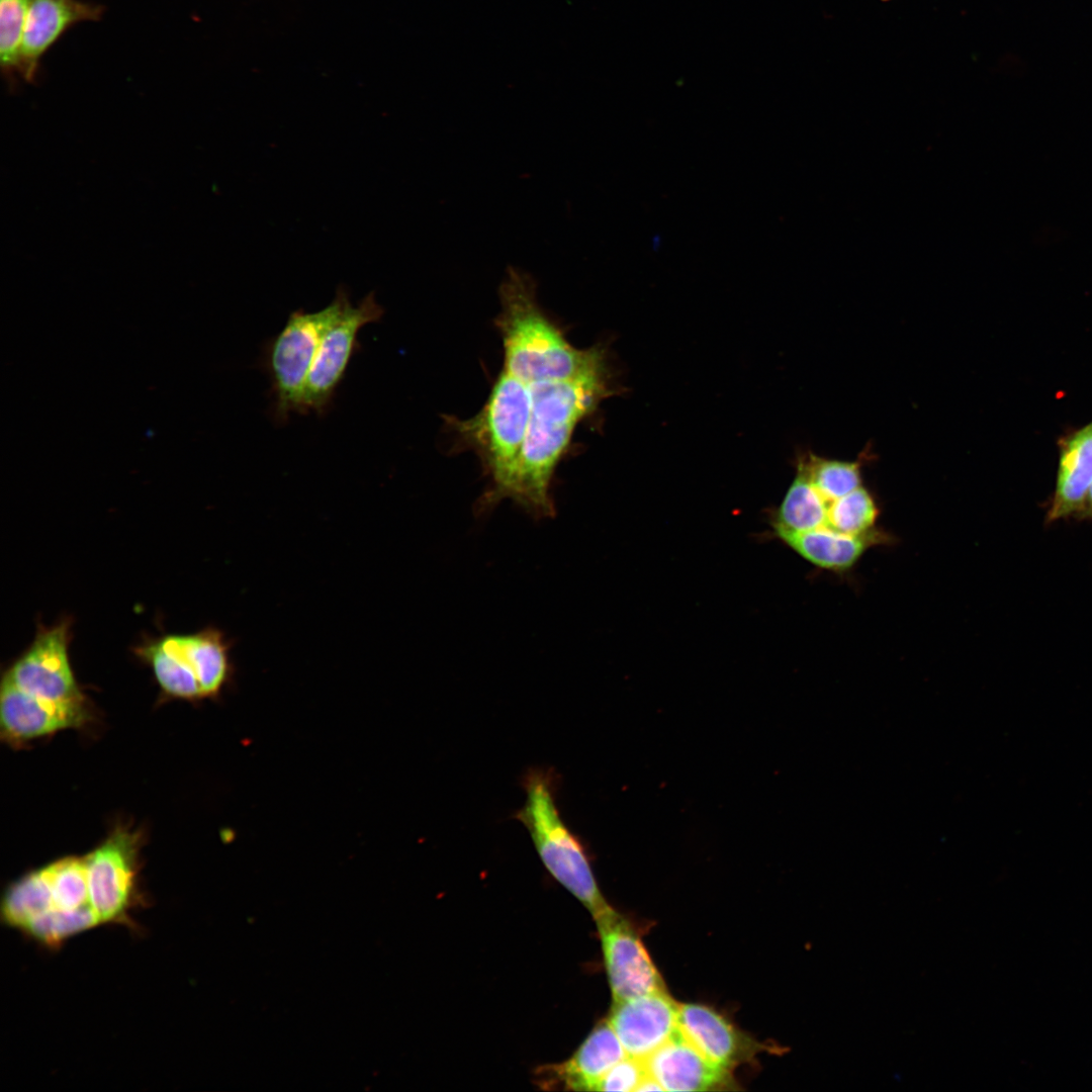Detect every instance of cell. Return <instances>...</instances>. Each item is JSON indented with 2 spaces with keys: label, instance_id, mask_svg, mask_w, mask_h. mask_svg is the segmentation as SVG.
I'll use <instances>...</instances> for the list:
<instances>
[{
  "label": "cell",
  "instance_id": "obj_16",
  "mask_svg": "<svg viewBox=\"0 0 1092 1092\" xmlns=\"http://www.w3.org/2000/svg\"><path fill=\"white\" fill-rule=\"evenodd\" d=\"M1092 484V422L1059 442L1055 490L1045 524L1075 518Z\"/></svg>",
  "mask_w": 1092,
  "mask_h": 1092
},
{
  "label": "cell",
  "instance_id": "obj_6",
  "mask_svg": "<svg viewBox=\"0 0 1092 1092\" xmlns=\"http://www.w3.org/2000/svg\"><path fill=\"white\" fill-rule=\"evenodd\" d=\"M138 849V835L118 829L84 857L90 902L101 924L129 922L139 900Z\"/></svg>",
  "mask_w": 1092,
  "mask_h": 1092
},
{
  "label": "cell",
  "instance_id": "obj_23",
  "mask_svg": "<svg viewBox=\"0 0 1092 1092\" xmlns=\"http://www.w3.org/2000/svg\"><path fill=\"white\" fill-rule=\"evenodd\" d=\"M880 506L874 492L863 485L828 500L826 531L847 536H868L882 529L877 527Z\"/></svg>",
  "mask_w": 1092,
  "mask_h": 1092
},
{
  "label": "cell",
  "instance_id": "obj_12",
  "mask_svg": "<svg viewBox=\"0 0 1092 1092\" xmlns=\"http://www.w3.org/2000/svg\"><path fill=\"white\" fill-rule=\"evenodd\" d=\"M84 700L52 701L16 688L3 677L0 694V722L3 737L26 741L54 732L82 726L88 720Z\"/></svg>",
  "mask_w": 1092,
  "mask_h": 1092
},
{
  "label": "cell",
  "instance_id": "obj_24",
  "mask_svg": "<svg viewBox=\"0 0 1092 1092\" xmlns=\"http://www.w3.org/2000/svg\"><path fill=\"white\" fill-rule=\"evenodd\" d=\"M32 0H0V62L7 70L19 68L20 48Z\"/></svg>",
  "mask_w": 1092,
  "mask_h": 1092
},
{
  "label": "cell",
  "instance_id": "obj_20",
  "mask_svg": "<svg viewBox=\"0 0 1092 1092\" xmlns=\"http://www.w3.org/2000/svg\"><path fill=\"white\" fill-rule=\"evenodd\" d=\"M796 468L795 478L774 518L772 527L779 538L789 534L824 530L826 525L828 499L815 488L798 460Z\"/></svg>",
  "mask_w": 1092,
  "mask_h": 1092
},
{
  "label": "cell",
  "instance_id": "obj_11",
  "mask_svg": "<svg viewBox=\"0 0 1092 1092\" xmlns=\"http://www.w3.org/2000/svg\"><path fill=\"white\" fill-rule=\"evenodd\" d=\"M677 1004L666 990L614 1002L609 1023L630 1057L645 1060L677 1031Z\"/></svg>",
  "mask_w": 1092,
  "mask_h": 1092
},
{
  "label": "cell",
  "instance_id": "obj_5",
  "mask_svg": "<svg viewBox=\"0 0 1092 1092\" xmlns=\"http://www.w3.org/2000/svg\"><path fill=\"white\" fill-rule=\"evenodd\" d=\"M350 299L342 286L326 307L291 312L283 329L268 349V369L275 398V417L284 422L290 413H304V392L308 373L328 327Z\"/></svg>",
  "mask_w": 1092,
  "mask_h": 1092
},
{
  "label": "cell",
  "instance_id": "obj_7",
  "mask_svg": "<svg viewBox=\"0 0 1092 1092\" xmlns=\"http://www.w3.org/2000/svg\"><path fill=\"white\" fill-rule=\"evenodd\" d=\"M382 315L383 308L374 292H369L357 305L350 299L346 302L326 330L316 351L305 386V414L327 412L356 350L359 331Z\"/></svg>",
  "mask_w": 1092,
  "mask_h": 1092
},
{
  "label": "cell",
  "instance_id": "obj_8",
  "mask_svg": "<svg viewBox=\"0 0 1092 1092\" xmlns=\"http://www.w3.org/2000/svg\"><path fill=\"white\" fill-rule=\"evenodd\" d=\"M50 882L49 907L23 933L47 947L101 924L89 897L84 857H65L46 866Z\"/></svg>",
  "mask_w": 1092,
  "mask_h": 1092
},
{
  "label": "cell",
  "instance_id": "obj_19",
  "mask_svg": "<svg viewBox=\"0 0 1092 1092\" xmlns=\"http://www.w3.org/2000/svg\"><path fill=\"white\" fill-rule=\"evenodd\" d=\"M781 539L814 566L833 573L849 571L868 550L891 542V536L884 530L868 536L812 530L789 534Z\"/></svg>",
  "mask_w": 1092,
  "mask_h": 1092
},
{
  "label": "cell",
  "instance_id": "obj_17",
  "mask_svg": "<svg viewBox=\"0 0 1092 1092\" xmlns=\"http://www.w3.org/2000/svg\"><path fill=\"white\" fill-rule=\"evenodd\" d=\"M97 7L78 0H32L28 9L21 48L19 69L30 80L39 58L71 25L99 17Z\"/></svg>",
  "mask_w": 1092,
  "mask_h": 1092
},
{
  "label": "cell",
  "instance_id": "obj_26",
  "mask_svg": "<svg viewBox=\"0 0 1092 1092\" xmlns=\"http://www.w3.org/2000/svg\"><path fill=\"white\" fill-rule=\"evenodd\" d=\"M1075 519L1092 520V484H1091L1090 489H1089V491L1087 493L1085 502H1084L1080 512L1075 517Z\"/></svg>",
  "mask_w": 1092,
  "mask_h": 1092
},
{
  "label": "cell",
  "instance_id": "obj_4",
  "mask_svg": "<svg viewBox=\"0 0 1092 1092\" xmlns=\"http://www.w3.org/2000/svg\"><path fill=\"white\" fill-rule=\"evenodd\" d=\"M530 386L502 368L481 410L469 419L445 415L459 450L476 454L489 484L478 510L502 487L521 451L530 419Z\"/></svg>",
  "mask_w": 1092,
  "mask_h": 1092
},
{
  "label": "cell",
  "instance_id": "obj_21",
  "mask_svg": "<svg viewBox=\"0 0 1092 1092\" xmlns=\"http://www.w3.org/2000/svg\"><path fill=\"white\" fill-rule=\"evenodd\" d=\"M874 460L868 444L853 461L830 459L812 452L802 454L798 461L803 465L815 488L828 500H832L862 485L863 467Z\"/></svg>",
  "mask_w": 1092,
  "mask_h": 1092
},
{
  "label": "cell",
  "instance_id": "obj_25",
  "mask_svg": "<svg viewBox=\"0 0 1092 1092\" xmlns=\"http://www.w3.org/2000/svg\"><path fill=\"white\" fill-rule=\"evenodd\" d=\"M647 1074L643 1060L627 1055L605 1074L594 1091H636Z\"/></svg>",
  "mask_w": 1092,
  "mask_h": 1092
},
{
  "label": "cell",
  "instance_id": "obj_10",
  "mask_svg": "<svg viewBox=\"0 0 1092 1092\" xmlns=\"http://www.w3.org/2000/svg\"><path fill=\"white\" fill-rule=\"evenodd\" d=\"M614 1002L666 990L638 931L612 907L595 918Z\"/></svg>",
  "mask_w": 1092,
  "mask_h": 1092
},
{
  "label": "cell",
  "instance_id": "obj_14",
  "mask_svg": "<svg viewBox=\"0 0 1092 1092\" xmlns=\"http://www.w3.org/2000/svg\"><path fill=\"white\" fill-rule=\"evenodd\" d=\"M626 1056L609 1021L602 1022L571 1058L539 1069L537 1080L548 1089L594 1091L605 1074Z\"/></svg>",
  "mask_w": 1092,
  "mask_h": 1092
},
{
  "label": "cell",
  "instance_id": "obj_2",
  "mask_svg": "<svg viewBox=\"0 0 1092 1092\" xmlns=\"http://www.w3.org/2000/svg\"><path fill=\"white\" fill-rule=\"evenodd\" d=\"M500 310L494 326L500 335L503 369L527 384L560 380L585 370L605 354L601 346L578 349L542 308L531 275L508 268L499 287Z\"/></svg>",
  "mask_w": 1092,
  "mask_h": 1092
},
{
  "label": "cell",
  "instance_id": "obj_1",
  "mask_svg": "<svg viewBox=\"0 0 1092 1092\" xmlns=\"http://www.w3.org/2000/svg\"><path fill=\"white\" fill-rule=\"evenodd\" d=\"M529 386L532 406L521 451L505 483L479 511L510 499L535 518L552 517V480L576 427L615 392L607 355L572 377Z\"/></svg>",
  "mask_w": 1092,
  "mask_h": 1092
},
{
  "label": "cell",
  "instance_id": "obj_3",
  "mask_svg": "<svg viewBox=\"0 0 1092 1092\" xmlns=\"http://www.w3.org/2000/svg\"><path fill=\"white\" fill-rule=\"evenodd\" d=\"M556 780L551 769L529 768L522 782L525 803L514 817L528 830L547 871L596 918L611 906L600 891L583 842L560 815Z\"/></svg>",
  "mask_w": 1092,
  "mask_h": 1092
},
{
  "label": "cell",
  "instance_id": "obj_13",
  "mask_svg": "<svg viewBox=\"0 0 1092 1092\" xmlns=\"http://www.w3.org/2000/svg\"><path fill=\"white\" fill-rule=\"evenodd\" d=\"M677 1024L681 1035L707 1060L730 1072L761 1050L758 1042L707 1005L679 1004Z\"/></svg>",
  "mask_w": 1092,
  "mask_h": 1092
},
{
  "label": "cell",
  "instance_id": "obj_18",
  "mask_svg": "<svg viewBox=\"0 0 1092 1092\" xmlns=\"http://www.w3.org/2000/svg\"><path fill=\"white\" fill-rule=\"evenodd\" d=\"M159 639L192 669L203 697L216 696L224 688L233 672L232 644L220 630L207 627L196 633L171 634Z\"/></svg>",
  "mask_w": 1092,
  "mask_h": 1092
},
{
  "label": "cell",
  "instance_id": "obj_22",
  "mask_svg": "<svg viewBox=\"0 0 1092 1092\" xmlns=\"http://www.w3.org/2000/svg\"><path fill=\"white\" fill-rule=\"evenodd\" d=\"M134 652L151 666L157 682L168 696L186 700L203 697L192 669L182 659L167 650L159 638L145 640L135 647Z\"/></svg>",
  "mask_w": 1092,
  "mask_h": 1092
},
{
  "label": "cell",
  "instance_id": "obj_15",
  "mask_svg": "<svg viewBox=\"0 0 1092 1092\" xmlns=\"http://www.w3.org/2000/svg\"><path fill=\"white\" fill-rule=\"evenodd\" d=\"M644 1063L663 1091H707L731 1083L730 1071L707 1060L679 1030Z\"/></svg>",
  "mask_w": 1092,
  "mask_h": 1092
},
{
  "label": "cell",
  "instance_id": "obj_9",
  "mask_svg": "<svg viewBox=\"0 0 1092 1092\" xmlns=\"http://www.w3.org/2000/svg\"><path fill=\"white\" fill-rule=\"evenodd\" d=\"M71 621L40 626L32 643L3 676L31 696L52 701H79L84 697L69 660Z\"/></svg>",
  "mask_w": 1092,
  "mask_h": 1092
}]
</instances>
